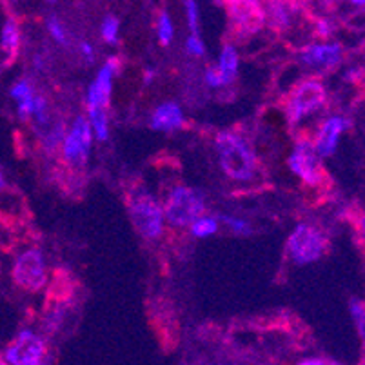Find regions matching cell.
Listing matches in <instances>:
<instances>
[{"mask_svg":"<svg viewBox=\"0 0 365 365\" xmlns=\"http://www.w3.org/2000/svg\"><path fill=\"white\" fill-rule=\"evenodd\" d=\"M217 160L222 173L235 184H253L260 175V162L253 144L245 135L225 129L215 135L213 140Z\"/></svg>","mask_w":365,"mask_h":365,"instance_id":"cell-1","label":"cell"},{"mask_svg":"<svg viewBox=\"0 0 365 365\" xmlns=\"http://www.w3.org/2000/svg\"><path fill=\"white\" fill-rule=\"evenodd\" d=\"M128 211L135 231L144 240L157 242L165 233V217L162 202L151 191L135 187L128 197Z\"/></svg>","mask_w":365,"mask_h":365,"instance_id":"cell-2","label":"cell"},{"mask_svg":"<svg viewBox=\"0 0 365 365\" xmlns=\"http://www.w3.org/2000/svg\"><path fill=\"white\" fill-rule=\"evenodd\" d=\"M327 98H329L327 88L317 76H311V78H305V81L294 84L287 93L284 104L287 124L293 128H300L307 118L320 113L327 106Z\"/></svg>","mask_w":365,"mask_h":365,"instance_id":"cell-3","label":"cell"},{"mask_svg":"<svg viewBox=\"0 0 365 365\" xmlns=\"http://www.w3.org/2000/svg\"><path fill=\"white\" fill-rule=\"evenodd\" d=\"M162 207H164L165 225H171L175 229H187V225L198 215L205 213L207 202L200 189L177 184L169 187L162 200Z\"/></svg>","mask_w":365,"mask_h":365,"instance_id":"cell-4","label":"cell"},{"mask_svg":"<svg viewBox=\"0 0 365 365\" xmlns=\"http://www.w3.org/2000/svg\"><path fill=\"white\" fill-rule=\"evenodd\" d=\"M329 249V238L318 225L302 222L291 231L285 255L294 265H309L325 257Z\"/></svg>","mask_w":365,"mask_h":365,"instance_id":"cell-5","label":"cell"},{"mask_svg":"<svg viewBox=\"0 0 365 365\" xmlns=\"http://www.w3.org/2000/svg\"><path fill=\"white\" fill-rule=\"evenodd\" d=\"M11 277L21 289L28 293H41L48 285L49 278L44 251L36 245H28L22 249L13 260Z\"/></svg>","mask_w":365,"mask_h":365,"instance_id":"cell-6","label":"cell"},{"mask_svg":"<svg viewBox=\"0 0 365 365\" xmlns=\"http://www.w3.org/2000/svg\"><path fill=\"white\" fill-rule=\"evenodd\" d=\"M287 165L294 177L307 187L318 189L325 185L327 173L324 169V158L318 155L311 138H298L287 157Z\"/></svg>","mask_w":365,"mask_h":365,"instance_id":"cell-7","label":"cell"},{"mask_svg":"<svg viewBox=\"0 0 365 365\" xmlns=\"http://www.w3.org/2000/svg\"><path fill=\"white\" fill-rule=\"evenodd\" d=\"M93 131L86 115H78L73 124L66 129V135L61 144V157L69 168L81 169L88 162L93 148Z\"/></svg>","mask_w":365,"mask_h":365,"instance_id":"cell-8","label":"cell"},{"mask_svg":"<svg viewBox=\"0 0 365 365\" xmlns=\"http://www.w3.org/2000/svg\"><path fill=\"white\" fill-rule=\"evenodd\" d=\"M48 347L41 334L33 329H22L6 347L2 361L9 365H41Z\"/></svg>","mask_w":365,"mask_h":365,"instance_id":"cell-9","label":"cell"},{"mask_svg":"<svg viewBox=\"0 0 365 365\" xmlns=\"http://www.w3.org/2000/svg\"><path fill=\"white\" fill-rule=\"evenodd\" d=\"M345 49L338 42L324 41V42H311L305 44L298 51V61L305 68L317 69V71H331L344 64Z\"/></svg>","mask_w":365,"mask_h":365,"instance_id":"cell-10","label":"cell"},{"mask_svg":"<svg viewBox=\"0 0 365 365\" xmlns=\"http://www.w3.org/2000/svg\"><path fill=\"white\" fill-rule=\"evenodd\" d=\"M118 71H120V61H118L117 56H109L108 61L104 62V66H101L93 82L89 84L88 93H86V106H88V109H108L113 97L115 76L118 75Z\"/></svg>","mask_w":365,"mask_h":365,"instance_id":"cell-11","label":"cell"},{"mask_svg":"<svg viewBox=\"0 0 365 365\" xmlns=\"http://www.w3.org/2000/svg\"><path fill=\"white\" fill-rule=\"evenodd\" d=\"M351 125H353L351 118H347L345 115H340V113H334V115L325 117L320 122V125H318L317 133H314L313 144L318 155L322 158L333 157L338 149V144H340V138L349 131Z\"/></svg>","mask_w":365,"mask_h":365,"instance_id":"cell-12","label":"cell"},{"mask_svg":"<svg viewBox=\"0 0 365 365\" xmlns=\"http://www.w3.org/2000/svg\"><path fill=\"white\" fill-rule=\"evenodd\" d=\"M224 6L238 28V33H255L264 24V0H224Z\"/></svg>","mask_w":365,"mask_h":365,"instance_id":"cell-13","label":"cell"},{"mask_svg":"<svg viewBox=\"0 0 365 365\" xmlns=\"http://www.w3.org/2000/svg\"><path fill=\"white\" fill-rule=\"evenodd\" d=\"M151 129L158 133H173L178 131L185 125V113L180 104L177 102H162L155 108L151 118H149Z\"/></svg>","mask_w":365,"mask_h":365,"instance_id":"cell-14","label":"cell"},{"mask_svg":"<svg viewBox=\"0 0 365 365\" xmlns=\"http://www.w3.org/2000/svg\"><path fill=\"white\" fill-rule=\"evenodd\" d=\"M264 22L271 28L284 31L293 26L297 15V2L293 0H265L262 6Z\"/></svg>","mask_w":365,"mask_h":365,"instance_id":"cell-15","label":"cell"},{"mask_svg":"<svg viewBox=\"0 0 365 365\" xmlns=\"http://www.w3.org/2000/svg\"><path fill=\"white\" fill-rule=\"evenodd\" d=\"M35 97H36L35 86H33L29 81H26V78L15 82V84L9 88V98L15 102L16 115H19L21 120H31Z\"/></svg>","mask_w":365,"mask_h":365,"instance_id":"cell-16","label":"cell"},{"mask_svg":"<svg viewBox=\"0 0 365 365\" xmlns=\"http://www.w3.org/2000/svg\"><path fill=\"white\" fill-rule=\"evenodd\" d=\"M22 46V29L15 16H6L0 28V51L6 55V62H11Z\"/></svg>","mask_w":365,"mask_h":365,"instance_id":"cell-17","label":"cell"},{"mask_svg":"<svg viewBox=\"0 0 365 365\" xmlns=\"http://www.w3.org/2000/svg\"><path fill=\"white\" fill-rule=\"evenodd\" d=\"M88 118L89 125H91L93 138L98 142H108L109 135H111V122H109V113L104 108H93L88 109Z\"/></svg>","mask_w":365,"mask_h":365,"instance_id":"cell-18","label":"cell"},{"mask_svg":"<svg viewBox=\"0 0 365 365\" xmlns=\"http://www.w3.org/2000/svg\"><path fill=\"white\" fill-rule=\"evenodd\" d=\"M217 68L218 71L224 73L231 82L237 81L238 68H240V53H238L237 46L225 44L224 48H222L220 55H218Z\"/></svg>","mask_w":365,"mask_h":365,"instance_id":"cell-19","label":"cell"},{"mask_svg":"<svg viewBox=\"0 0 365 365\" xmlns=\"http://www.w3.org/2000/svg\"><path fill=\"white\" fill-rule=\"evenodd\" d=\"M44 129L46 131L42 133V140H41L42 149H44L48 155H55V153L61 149L62 138H64L68 125H66L64 120H51V124Z\"/></svg>","mask_w":365,"mask_h":365,"instance_id":"cell-20","label":"cell"},{"mask_svg":"<svg viewBox=\"0 0 365 365\" xmlns=\"http://www.w3.org/2000/svg\"><path fill=\"white\" fill-rule=\"evenodd\" d=\"M220 229V220L217 217H211V215H198L191 224L187 225L189 235L193 238H209L218 233Z\"/></svg>","mask_w":365,"mask_h":365,"instance_id":"cell-21","label":"cell"},{"mask_svg":"<svg viewBox=\"0 0 365 365\" xmlns=\"http://www.w3.org/2000/svg\"><path fill=\"white\" fill-rule=\"evenodd\" d=\"M46 29H48V35L51 36V41L55 44L69 46V31L58 16L49 15L48 21H46Z\"/></svg>","mask_w":365,"mask_h":365,"instance_id":"cell-22","label":"cell"},{"mask_svg":"<svg viewBox=\"0 0 365 365\" xmlns=\"http://www.w3.org/2000/svg\"><path fill=\"white\" fill-rule=\"evenodd\" d=\"M218 220H220V225H225L237 237H251L253 235V225L245 218L235 217V215H222Z\"/></svg>","mask_w":365,"mask_h":365,"instance_id":"cell-23","label":"cell"},{"mask_svg":"<svg viewBox=\"0 0 365 365\" xmlns=\"http://www.w3.org/2000/svg\"><path fill=\"white\" fill-rule=\"evenodd\" d=\"M101 36L106 44H118L120 38V21L115 15H106L101 22Z\"/></svg>","mask_w":365,"mask_h":365,"instance_id":"cell-24","label":"cell"},{"mask_svg":"<svg viewBox=\"0 0 365 365\" xmlns=\"http://www.w3.org/2000/svg\"><path fill=\"white\" fill-rule=\"evenodd\" d=\"M157 38L160 46H169L175 38V24H173V19L168 9L160 11L157 19Z\"/></svg>","mask_w":365,"mask_h":365,"instance_id":"cell-25","label":"cell"},{"mask_svg":"<svg viewBox=\"0 0 365 365\" xmlns=\"http://www.w3.org/2000/svg\"><path fill=\"white\" fill-rule=\"evenodd\" d=\"M184 2L185 21H187L189 31L200 35V6L198 0H182Z\"/></svg>","mask_w":365,"mask_h":365,"instance_id":"cell-26","label":"cell"},{"mask_svg":"<svg viewBox=\"0 0 365 365\" xmlns=\"http://www.w3.org/2000/svg\"><path fill=\"white\" fill-rule=\"evenodd\" d=\"M204 82L209 89H215V91H220V89H225L233 84V82L229 81L227 76L224 75V73L218 71L217 66H211V68L205 69Z\"/></svg>","mask_w":365,"mask_h":365,"instance_id":"cell-27","label":"cell"},{"mask_svg":"<svg viewBox=\"0 0 365 365\" xmlns=\"http://www.w3.org/2000/svg\"><path fill=\"white\" fill-rule=\"evenodd\" d=\"M349 313H351V318H353V324H354V327H356L358 334H360V338L364 340V336H365V309H364V304H361L360 300H351Z\"/></svg>","mask_w":365,"mask_h":365,"instance_id":"cell-28","label":"cell"},{"mask_svg":"<svg viewBox=\"0 0 365 365\" xmlns=\"http://www.w3.org/2000/svg\"><path fill=\"white\" fill-rule=\"evenodd\" d=\"M185 53L193 58H200L205 55V44L200 38V35H195V33H189V36L185 38Z\"/></svg>","mask_w":365,"mask_h":365,"instance_id":"cell-29","label":"cell"},{"mask_svg":"<svg viewBox=\"0 0 365 365\" xmlns=\"http://www.w3.org/2000/svg\"><path fill=\"white\" fill-rule=\"evenodd\" d=\"M334 31H336V26H334V22L331 21V19H327V16H322V19H317V21H314V35H317L318 38L327 41V38H331V36L334 35Z\"/></svg>","mask_w":365,"mask_h":365,"instance_id":"cell-30","label":"cell"},{"mask_svg":"<svg viewBox=\"0 0 365 365\" xmlns=\"http://www.w3.org/2000/svg\"><path fill=\"white\" fill-rule=\"evenodd\" d=\"M78 55H81V58L86 62V64H93V62L97 61L95 46L88 41H82L81 44H78Z\"/></svg>","mask_w":365,"mask_h":365,"instance_id":"cell-31","label":"cell"},{"mask_svg":"<svg viewBox=\"0 0 365 365\" xmlns=\"http://www.w3.org/2000/svg\"><path fill=\"white\" fill-rule=\"evenodd\" d=\"M360 68H347L344 71V81L351 82V84H356V82H360Z\"/></svg>","mask_w":365,"mask_h":365,"instance_id":"cell-32","label":"cell"},{"mask_svg":"<svg viewBox=\"0 0 365 365\" xmlns=\"http://www.w3.org/2000/svg\"><path fill=\"white\" fill-rule=\"evenodd\" d=\"M33 66H35V69H38V71H42V69L46 68V58H44V55H41V53H36V55L33 56Z\"/></svg>","mask_w":365,"mask_h":365,"instance_id":"cell-33","label":"cell"},{"mask_svg":"<svg viewBox=\"0 0 365 365\" xmlns=\"http://www.w3.org/2000/svg\"><path fill=\"white\" fill-rule=\"evenodd\" d=\"M302 365H325L329 364V361L325 360V358H305V360H300Z\"/></svg>","mask_w":365,"mask_h":365,"instance_id":"cell-34","label":"cell"},{"mask_svg":"<svg viewBox=\"0 0 365 365\" xmlns=\"http://www.w3.org/2000/svg\"><path fill=\"white\" fill-rule=\"evenodd\" d=\"M345 4H349L351 8H356V9H364L365 6V0H341Z\"/></svg>","mask_w":365,"mask_h":365,"instance_id":"cell-35","label":"cell"},{"mask_svg":"<svg viewBox=\"0 0 365 365\" xmlns=\"http://www.w3.org/2000/svg\"><path fill=\"white\" fill-rule=\"evenodd\" d=\"M6 187H8V180H6L4 171H2V168H0V193H2Z\"/></svg>","mask_w":365,"mask_h":365,"instance_id":"cell-36","label":"cell"},{"mask_svg":"<svg viewBox=\"0 0 365 365\" xmlns=\"http://www.w3.org/2000/svg\"><path fill=\"white\" fill-rule=\"evenodd\" d=\"M8 247V245L4 244V240H2V235H0V269H2V251Z\"/></svg>","mask_w":365,"mask_h":365,"instance_id":"cell-37","label":"cell"},{"mask_svg":"<svg viewBox=\"0 0 365 365\" xmlns=\"http://www.w3.org/2000/svg\"><path fill=\"white\" fill-rule=\"evenodd\" d=\"M153 76H155V71H153V69H148V71H145V82H151Z\"/></svg>","mask_w":365,"mask_h":365,"instance_id":"cell-38","label":"cell"},{"mask_svg":"<svg viewBox=\"0 0 365 365\" xmlns=\"http://www.w3.org/2000/svg\"><path fill=\"white\" fill-rule=\"evenodd\" d=\"M49 4H56V2H58V0H48Z\"/></svg>","mask_w":365,"mask_h":365,"instance_id":"cell-39","label":"cell"},{"mask_svg":"<svg viewBox=\"0 0 365 365\" xmlns=\"http://www.w3.org/2000/svg\"><path fill=\"white\" fill-rule=\"evenodd\" d=\"M293 2H298V0H293Z\"/></svg>","mask_w":365,"mask_h":365,"instance_id":"cell-40","label":"cell"}]
</instances>
